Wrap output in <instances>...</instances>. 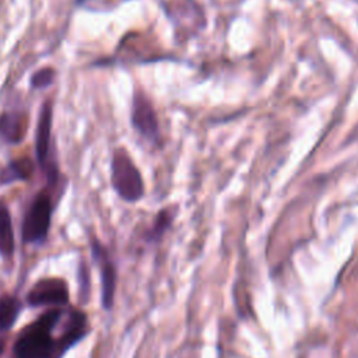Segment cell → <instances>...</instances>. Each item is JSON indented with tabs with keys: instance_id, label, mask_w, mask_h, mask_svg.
Wrapping results in <instances>:
<instances>
[{
	"instance_id": "cell-1",
	"label": "cell",
	"mask_w": 358,
	"mask_h": 358,
	"mask_svg": "<svg viewBox=\"0 0 358 358\" xmlns=\"http://www.w3.org/2000/svg\"><path fill=\"white\" fill-rule=\"evenodd\" d=\"M87 333L88 320L83 312L50 309L20 331L13 358H63Z\"/></svg>"
},
{
	"instance_id": "cell-2",
	"label": "cell",
	"mask_w": 358,
	"mask_h": 358,
	"mask_svg": "<svg viewBox=\"0 0 358 358\" xmlns=\"http://www.w3.org/2000/svg\"><path fill=\"white\" fill-rule=\"evenodd\" d=\"M110 183L120 199L134 203L144 196L141 173L126 148H116L110 164Z\"/></svg>"
},
{
	"instance_id": "cell-3",
	"label": "cell",
	"mask_w": 358,
	"mask_h": 358,
	"mask_svg": "<svg viewBox=\"0 0 358 358\" xmlns=\"http://www.w3.org/2000/svg\"><path fill=\"white\" fill-rule=\"evenodd\" d=\"M52 220V201L49 194L42 190L39 192L32 203L29 204L22 227H21V235L24 242L27 243H38L42 242L49 231Z\"/></svg>"
},
{
	"instance_id": "cell-4",
	"label": "cell",
	"mask_w": 358,
	"mask_h": 358,
	"mask_svg": "<svg viewBox=\"0 0 358 358\" xmlns=\"http://www.w3.org/2000/svg\"><path fill=\"white\" fill-rule=\"evenodd\" d=\"M131 126L147 141L158 144L161 140L159 124L155 109L150 99L143 92H136L130 113Z\"/></svg>"
},
{
	"instance_id": "cell-5",
	"label": "cell",
	"mask_w": 358,
	"mask_h": 358,
	"mask_svg": "<svg viewBox=\"0 0 358 358\" xmlns=\"http://www.w3.org/2000/svg\"><path fill=\"white\" fill-rule=\"evenodd\" d=\"M31 306H62L69 302V287L62 278H42L32 285L27 294Z\"/></svg>"
},
{
	"instance_id": "cell-6",
	"label": "cell",
	"mask_w": 358,
	"mask_h": 358,
	"mask_svg": "<svg viewBox=\"0 0 358 358\" xmlns=\"http://www.w3.org/2000/svg\"><path fill=\"white\" fill-rule=\"evenodd\" d=\"M92 253L101 266V285H102L101 302H102V306L106 310H109L113 306V298H115V289H116V270L113 263L108 257L106 250L98 242H94Z\"/></svg>"
},
{
	"instance_id": "cell-7",
	"label": "cell",
	"mask_w": 358,
	"mask_h": 358,
	"mask_svg": "<svg viewBox=\"0 0 358 358\" xmlns=\"http://www.w3.org/2000/svg\"><path fill=\"white\" fill-rule=\"evenodd\" d=\"M52 120H53L52 103L45 102L42 105V109L39 113V119H38V124H36V134H35V155H36V161L42 166V169L48 168Z\"/></svg>"
},
{
	"instance_id": "cell-8",
	"label": "cell",
	"mask_w": 358,
	"mask_h": 358,
	"mask_svg": "<svg viewBox=\"0 0 358 358\" xmlns=\"http://www.w3.org/2000/svg\"><path fill=\"white\" fill-rule=\"evenodd\" d=\"M27 133V119L21 112L7 110L0 113V141L4 144H18Z\"/></svg>"
},
{
	"instance_id": "cell-9",
	"label": "cell",
	"mask_w": 358,
	"mask_h": 358,
	"mask_svg": "<svg viewBox=\"0 0 358 358\" xmlns=\"http://www.w3.org/2000/svg\"><path fill=\"white\" fill-rule=\"evenodd\" d=\"M21 310V302L14 295H3L0 296V351L6 334L10 331L13 324L15 323L18 313Z\"/></svg>"
},
{
	"instance_id": "cell-10",
	"label": "cell",
	"mask_w": 358,
	"mask_h": 358,
	"mask_svg": "<svg viewBox=\"0 0 358 358\" xmlns=\"http://www.w3.org/2000/svg\"><path fill=\"white\" fill-rule=\"evenodd\" d=\"M14 253V232L7 206L0 201V255L11 257Z\"/></svg>"
},
{
	"instance_id": "cell-11",
	"label": "cell",
	"mask_w": 358,
	"mask_h": 358,
	"mask_svg": "<svg viewBox=\"0 0 358 358\" xmlns=\"http://www.w3.org/2000/svg\"><path fill=\"white\" fill-rule=\"evenodd\" d=\"M34 172V164L29 158L11 161L0 175V183L7 185L15 180H28Z\"/></svg>"
},
{
	"instance_id": "cell-12",
	"label": "cell",
	"mask_w": 358,
	"mask_h": 358,
	"mask_svg": "<svg viewBox=\"0 0 358 358\" xmlns=\"http://www.w3.org/2000/svg\"><path fill=\"white\" fill-rule=\"evenodd\" d=\"M173 221V213L171 208H165V210H161L155 220H154V224L152 227L147 231L145 234V239L148 242H157L162 238V235L166 232V229L171 227Z\"/></svg>"
},
{
	"instance_id": "cell-13",
	"label": "cell",
	"mask_w": 358,
	"mask_h": 358,
	"mask_svg": "<svg viewBox=\"0 0 358 358\" xmlns=\"http://www.w3.org/2000/svg\"><path fill=\"white\" fill-rule=\"evenodd\" d=\"M55 80V70L52 67H45L34 73L31 77V87L35 90H42L49 87Z\"/></svg>"
}]
</instances>
